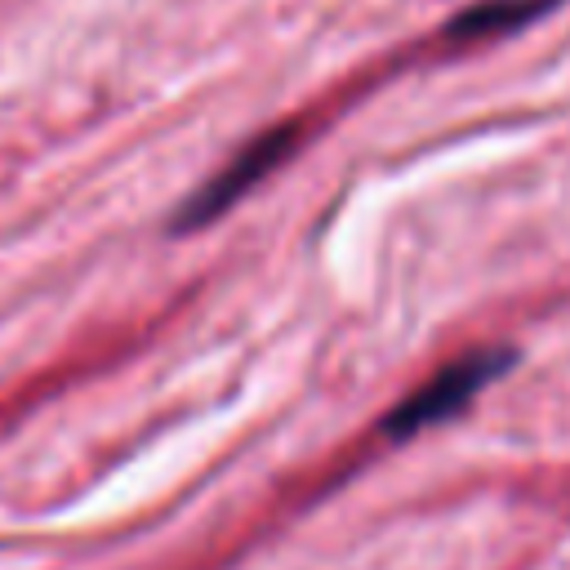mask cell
<instances>
[{
	"instance_id": "1",
	"label": "cell",
	"mask_w": 570,
	"mask_h": 570,
	"mask_svg": "<svg viewBox=\"0 0 570 570\" xmlns=\"http://www.w3.org/2000/svg\"><path fill=\"white\" fill-rule=\"evenodd\" d=\"M512 361H517L512 347H476V352H468V356L441 365L423 387H414V392L387 414V423H383L387 436L405 441V436H414V432H423V428H436V423L454 419V414H459L485 383H494Z\"/></svg>"
},
{
	"instance_id": "2",
	"label": "cell",
	"mask_w": 570,
	"mask_h": 570,
	"mask_svg": "<svg viewBox=\"0 0 570 570\" xmlns=\"http://www.w3.org/2000/svg\"><path fill=\"white\" fill-rule=\"evenodd\" d=\"M298 147V125H281V129H267L263 138H254L245 151H236V160L218 174V178H209L191 200H187V209L178 214V227H200V223H209L214 214H223L227 205H236L254 183H263L289 151Z\"/></svg>"
},
{
	"instance_id": "3",
	"label": "cell",
	"mask_w": 570,
	"mask_h": 570,
	"mask_svg": "<svg viewBox=\"0 0 570 570\" xmlns=\"http://www.w3.org/2000/svg\"><path fill=\"white\" fill-rule=\"evenodd\" d=\"M539 9H543V0H485V4H476L468 13H459L450 31L463 36V40H476V36H494V31L517 27V22L534 18Z\"/></svg>"
}]
</instances>
